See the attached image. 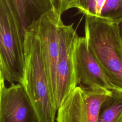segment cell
<instances>
[{
  "mask_svg": "<svg viewBox=\"0 0 122 122\" xmlns=\"http://www.w3.org/2000/svg\"><path fill=\"white\" fill-rule=\"evenodd\" d=\"M25 68L21 83L41 122H55L57 111L50 89L41 40L32 25L24 31Z\"/></svg>",
  "mask_w": 122,
  "mask_h": 122,
  "instance_id": "cell-1",
  "label": "cell"
},
{
  "mask_svg": "<svg viewBox=\"0 0 122 122\" xmlns=\"http://www.w3.org/2000/svg\"><path fill=\"white\" fill-rule=\"evenodd\" d=\"M85 15V38L114 90L122 92V42L118 24L107 18Z\"/></svg>",
  "mask_w": 122,
  "mask_h": 122,
  "instance_id": "cell-2",
  "label": "cell"
},
{
  "mask_svg": "<svg viewBox=\"0 0 122 122\" xmlns=\"http://www.w3.org/2000/svg\"><path fill=\"white\" fill-rule=\"evenodd\" d=\"M24 34L10 0H0V78L21 83L25 68Z\"/></svg>",
  "mask_w": 122,
  "mask_h": 122,
  "instance_id": "cell-3",
  "label": "cell"
},
{
  "mask_svg": "<svg viewBox=\"0 0 122 122\" xmlns=\"http://www.w3.org/2000/svg\"><path fill=\"white\" fill-rule=\"evenodd\" d=\"M112 94V90L78 85L59 107L57 122H98L102 106Z\"/></svg>",
  "mask_w": 122,
  "mask_h": 122,
  "instance_id": "cell-4",
  "label": "cell"
},
{
  "mask_svg": "<svg viewBox=\"0 0 122 122\" xmlns=\"http://www.w3.org/2000/svg\"><path fill=\"white\" fill-rule=\"evenodd\" d=\"M62 13L58 7L43 14L31 25L41 40L47 69L51 93L56 108V64L59 49V30Z\"/></svg>",
  "mask_w": 122,
  "mask_h": 122,
  "instance_id": "cell-5",
  "label": "cell"
},
{
  "mask_svg": "<svg viewBox=\"0 0 122 122\" xmlns=\"http://www.w3.org/2000/svg\"><path fill=\"white\" fill-rule=\"evenodd\" d=\"M74 24L66 25L62 20L60 26L59 49L56 64L57 98L56 108L78 86L74 61V48L79 37Z\"/></svg>",
  "mask_w": 122,
  "mask_h": 122,
  "instance_id": "cell-6",
  "label": "cell"
},
{
  "mask_svg": "<svg viewBox=\"0 0 122 122\" xmlns=\"http://www.w3.org/2000/svg\"><path fill=\"white\" fill-rule=\"evenodd\" d=\"M0 122H41L21 83L7 87L0 78Z\"/></svg>",
  "mask_w": 122,
  "mask_h": 122,
  "instance_id": "cell-7",
  "label": "cell"
},
{
  "mask_svg": "<svg viewBox=\"0 0 122 122\" xmlns=\"http://www.w3.org/2000/svg\"><path fill=\"white\" fill-rule=\"evenodd\" d=\"M74 61L78 85L114 90L99 63L89 50L85 37L79 36L75 41Z\"/></svg>",
  "mask_w": 122,
  "mask_h": 122,
  "instance_id": "cell-8",
  "label": "cell"
},
{
  "mask_svg": "<svg viewBox=\"0 0 122 122\" xmlns=\"http://www.w3.org/2000/svg\"><path fill=\"white\" fill-rule=\"evenodd\" d=\"M20 21L22 30L48 11L58 7V0H10Z\"/></svg>",
  "mask_w": 122,
  "mask_h": 122,
  "instance_id": "cell-9",
  "label": "cell"
},
{
  "mask_svg": "<svg viewBox=\"0 0 122 122\" xmlns=\"http://www.w3.org/2000/svg\"><path fill=\"white\" fill-rule=\"evenodd\" d=\"M122 121V92L112 90L111 96L103 103L98 122H121Z\"/></svg>",
  "mask_w": 122,
  "mask_h": 122,
  "instance_id": "cell-10",
  "label": "cell"
},
{
  "mask_svg": "<svg viewBox=\"0 0 122 122\" xmlns=\"http://www.w3.org/2000/svg\"><path fill=\"white\" fill-rule=\"evenodd\" d=\"M101 16L115 22L122 19V0H106Z\"/></svg>",
  "mask_w": 122,
  "mask_h": 122,
  "instance_id": "cell-11",
  "label": "cell"
},
{
  "mask_svg": "<svg viewBox=\"0 0 122 122\" xmlns=\"http://www.w3.org/2000/svg\"><path fill=\"white\" fill-rule=\"evenodd\" d=\"M106 0H79L78 13L101 16Z\"/></svg>",
  "mask_w": 122,
  "mask_h": 122,
  "instance_id": "cell-12",
  "label": "cell"
},
{
  "mask_svg": "<svg viewBox=\"0 0 122 122\" xmlns=\"http://www.w3.org/2000/svg\"><path fill=\"white\" fill-rule=\"evenodd\" d=\"M79 7V0H60L58 1V7L62 13L72 8L78 10Z\"/></svg>",
  "mask_w": 122,
  "mask_h": 122,
  "instance_id": "cell-13",
  "label": "cell"
},
{
  "mask_svg": "<svg viewBox=\"0 0 122 122\" xmlns=\"http://www.w3.org/2000/svg\"><path fill=\"white\" fill-rule=\"evenodd\" d=\"M118 24V27L119 29V35L121 37V39L122 42V19L119 21L117 22Z\"/></svg>",
  "mask_w": 122,
  "mask_h": 122,
  "instance_id": "cell-14",
  "label": "cell"
},
{
  "mask_svg": "<svg viewBox=\"0 0 122 122\" xmlns=\"http://www.w3.org/2000/svg\"><path fill=\"white\" fill-rule=\"evenodd\" d=\"M121 122H122V121H121Z\"/></svg>",
  "mask_w": 122,
  "mask_h": 122,
  "instance_id": "cell-15",
  "label": "cell"
},
{
  "mask_svg": "<svg viewBox=\"0 0 122 122\" xmlns=\"http://www.w3.org/2000/svg\"><path fill=\"white\" fill-rule=\"evenodd\" d=\"M59 0H58V1H59Z\"/></svg>",
  "mask_w": 122,
  "mask_h": 122,
  "instance_id": "cell-16",
  "label": "cell"
}]
</instances>
